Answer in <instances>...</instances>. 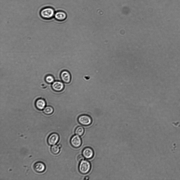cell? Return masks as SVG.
Masks as SVG:
<instances>
[{
	"label": "cell",
	"mask_w": 180,
	"mask_h": 180,
	"mask_svg": "<svg viewBox=\"0 0 180 180\" xmlns=\"http://www.w3.org/2000/svg\"><path fill=\"white\" fill-rule=\"evenodd\" d=\"M91 168V165L87 160L83 159L80 162L79 166L80 172L82 174L88 173Z\"/></svg>",
	"instance_id": "7a4b0ae2"
},
{
	"label": "cell",
	"mask_w": 180,
	"mask_h": 180,
	"mask_svg": "<svg viewBox=\"0 0 180 180\" xmlns=\"http://www.w3.org/2000/svg\"><path fill=\"white\" fill-rule=\"evenodd\" d=\"M84 157L83 155H79L77 157V159L79 161H81L83 159H84Z\"/></svg>",
	"instance_id": "2e32d148"
},
{
	"label": "cell",
	"mask_w": 180,
	"mask_h": 180,
	"mask_svg": "<svg viewBox=\"0 0 180 180\" xmlns=\"http://www.w3.org/2000/svg\"><path fill=\"white\" fill-rule=\"evenodd\" d=\"M78 121L81 125L87 126L91 124L92 122V120L91 117L89 115H82L79 117Z\"/></svg>",
	"instance_id": "3957f363"
},
{
	"label": "cell",
	"mask_w": 180,
	"mask_h": 180,
	"mask_svg": "<svg viewBox=\"0 0 180 180\" xmlns=\"http://www.w3.org/2000/svg\"><path fill=\"white\" fill-rule=\"evenodd\" d=\"M55 11L51 7H46L42 9L40 12V15L43 19L49 20L52 19L54 16Z\"/></svg>",
	"instance_id": "6da1fadb"
},
{
	"label": "cell",
	"mask_w": 180,
	"mask_h": 180,
	"mask_svg": "<svg viewBox=\"0 0 180 180\" xmlns=\"http://www.w3.org/2000/svg\"><path fill=\"white\" fill-rule=\"evenodd\" d=\"M54 17L55 18L57 21H62L66 19L67 15L65 12L59 11L55 13Z\"/></svg>",
	"instance_id": "30bf717a"
},
{
	"label": "cell",
	"mask_w": 180,
	"mask_h": 180,
	"mask_svg": "<svg viewBox=\"0 0 180 180\" xmlns=\"http://www.w3.org/2000/svg\"><path fill=\"white\" fill-rule=\"evenodd\" d=\"M46 105V101L43 99H37L35 102V106L36 108L38 110L43 109Z\"/></svg>",
	"instance_id": "8fae6325"
},
{
	"label": "cell",
	"mask_w": 180,
	"mask_h": 180,
	"mask_svg": "<svg viewBox=\"0 0 180 180\" xmlns=\"http://www.w3.org/2000/svg\"><path fill=\"white\" fill-rule=\"evenodd\" d=\"M71 145L75 148L80 147L82 144L81 139L79 136L76 135L72 137L70 140Z\"/></svg>",
	"instance_id": "5b68a950"
},
{
	"label": "cell",
	"mask_w": 180,
	"mask_h": 180,
	"mask_svg": "<svg viewBox=\"0 0 180 180\" xmlns=\"http://www.w3.org/2000/svg\"><path fill=\"white\" fill-rule=\"evenodd\" d=\"M61 147L60 145H54L52 146L50 149L51 153L54 154H57L60 151V148Z\"/></svg>",
	"instance_id": "7c38bea8"
},
{
	"label": "cell",
	"mask_w": 180,
	"mask_h": 180,
	"mask_svg": "<svg viewBox=\"0 0 180 180\" xmlns=\"http://www.w3.org/2000/svg\"><path fill=\"white\" fill-rule=\"evenodd\" d=\"M53 111V108L50 106H47L45 107L43 109V112L47 115H50L52 114Z\"/></svg>",
	"instance_id": "5bb4252c"
},
{
	"label": "cell",
	"mask_w": 180,
	"mask_h": 180,
	"mask_svg": "<svg viewBox=\"0 0 180 180\" xmlns=\"http://www.w3.org/2000/svg\"><path fill=\"white\" fill-rule=\"evenodd\" d=\"M52 87L54 91L59 92L63 90L64 88V85L63 83L61 81H56L52 83Z\"/></svg>",
	"instance_id": "9c48e42d"
},
{
	"label": "cell",
	"mask_w": 180,
	"mask_h": 180,
	"mask_svg": "<svg viewBox=\"0 0 180 180\" xmlns=\"http://www.w3.org/2000/svg\"><path fill=\"white\" fill-rule=\"evenodd\" d=\"M45 80L47 83L51 84L53 83L54 82V79L52 76L49 75L46 77Z\"/></svg>",
	"instance_id": "9a60e30c"
},
{
	"label": "cell",
	"mask_w": 180,
	"mask_h": 180,
	"mask_svg": "<svg viewBox=\"0 0 180 180\" xmlns=\"http://www.w3.org/2000/svg\"><path fill=\"white\" fill-rule=\"evenodd\" d=\"M35 171L38 173H41L44 172L46 169L45 164L41 162H37L35 163L33 166Z\"/></svg>",
	"instance_id": "52a82bcc"
},
{
	"label": "cell",
	"mask_w": 180,
	"mask_h": 180,
	"mask_svg": "<svg viewBox=\"0 0 180 180\" xmlns=\"http://www.w3.org/2000/svg\"><path fill=\"white\" fill-rule=\"evenodd\" d=\"M82 154L84 157L86 159H90L94 156V152L93 149L89 147H86L83 149Z\"/></svg>",
	"instance_id": "ba28073f"
},
{
	"label": "cell",
	"mask_w": 180,
	"mask_h": 180,
	"mask_svg": "<svg viewBox=\"0 0 180 180\" xmlns=\"http://www.w3.org/2000/svg\"><path fill=\"white\" fill-rule=\"evenodd\" d=\"M89 178L88 177L86 176L85 177L84 179L87 180V179H89Z\"/></svg>",
	"instance_id": "e0dca14e"
},
{
	"label": "cell",
	"mask_w": 180,
	"mask_h": 180,
	"mask_svg": "<svg viewBox=\"0 0 180 180\" xmlns=\"http://www.w3.org/2000/svg\"><path fill=\"white\" fill-rule=\"evenodd\" d=\"M59 139V136L58 134L53 133L50 134L47 139L48 144L50 145H53L56 144Z\"/></svg>",
	"instance_id": "277c9868"
},
{
	"label": "cell",
	"mask_w": 180,
	"mask_h": 180,
	"mask_svg": "<svg viewBox=\"0 0 180 180\" xmlns=\"http://www.w3.org/2000/svg\"><path fill=\"white\" fill-rule=\"evenodd\" d=\"M75 133L76 135L81 136L83 135L84 132V128L81 126L77 127L75 130Z\"/></svg>",
	"instance_id": "4fadbf2b"
},
{
	"label": "cell",
	"mask_w": 180,
	"mask_h": 180,
	"mask_svg": "<svg viewBox=\"0 0 180 180\" xmlns=\"http://www.w3.org/2000/svg\"><path fill=\"white\" fill-rule=\"evenodd\" d=\"M60 76L62 81L66 83L70 82L71 80V75L70 72L66 70L62 71L61 73Z\"/></svg>",
	"instance_id": "8992f818"
}]
</instances>
